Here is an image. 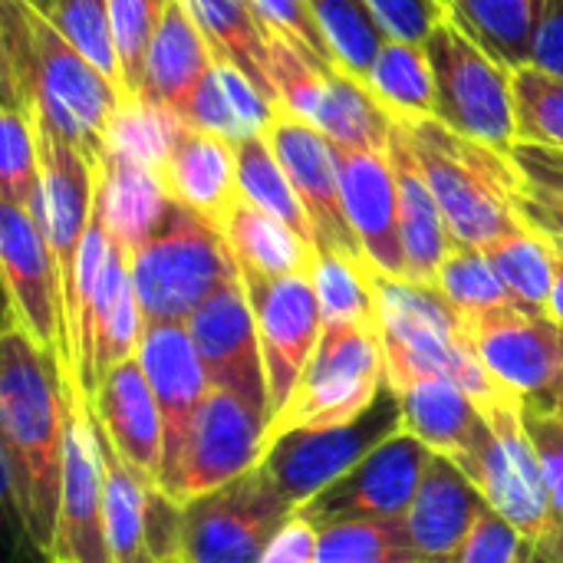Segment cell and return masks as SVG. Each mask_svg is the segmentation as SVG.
Listing matches in <instances>:
<instances>
[{
	"mask_svg": "<svg viewBox=\"0 0 563 563\" xmlns=\"http://www.w3.org/2000/svg\"><path fill=\"white\" fill-rule=\"evenodd\" d=\"M92 419L102 435L112 442L119 459L148 485L162 488V452L165 429L162 412L152 396V386L139 366V360L115 363L96 386Z\"/></svg>",
	"mask_w": 563,
	"mask_h": 563,
	"instance_id": "obj_22",
	"label": "cell"
},
{
	"mask_svg": "<svg viewBox=\"0 0 563 563\" xmlns=\"http://www.w3.org/2000/svg\"><path fill=\"white\" fill-rule=\"evenodd\" d=\"M238 188H241L244 201H251L254 208L274 214L287 228H294L300 238L317 244L313 221H310L294 181L287 178L284 165L277 162V155H274V148L267 145L264 135H254V139L238 145Z\"/></svg>",
	"mask_w": 563,
	"mask_h": 563,
	"instance_id": "obj_36",
	"label": "cell"
},
{
	"mask_svg": "<svg viewBox=\"0 0 563 563\" xmlns=\"http://www.w3.org/2000/svg\"><path fill=\"white\" fill-rule=\"evenodd\" d=\"M548 412H561V416H563V402H561V406H554V409H548Z\"/></svg>",
	"mask_w": 563,
	"mask_h": 563,
	"instance_id": "obj_55",
	"label": "cell"
},
{
	"mask_svg": "<svg viewBox=\"0 0 563 563\" xmlns=\"http://www.w3.org/2000/svg\"><path fill=\"white\" fill-rule=\"evenodd\" d=\"M267 49L280 106L320 129L336 148H389L393 115L363 79L346 69L317 66L277 36H267Z\"/></svg>",
	"mask_w": 563,
	"mask_h": 563,
	"instance_id": "obj_9",
	"label": "cell"
},
{
	"mask_svg": "<svg viewBox=\"0 0 563 563\" xmlns=\"http://www.w3.org/2000/svg\"><path fill=\"white\" fill-rule=\"evenodd\" d=\"M96 69H102L122 92V66L112 33L109 0H43L36 7ZM125 99V96H122Z\"/></svg>",
	"mask_w": 563,
	"mask_h": 563,
	"instance_id": "obj_43",
	"label": "cell"
},
{
	"mask_svg": "<svg viewBox=\"0 0 563 563\" xmlns=\"http://www.w3.org/2000/svg\"><path fill=\"white\" fill-rule=\"evenodd\" d=\"M396 396L402 406V432L459 465L475 452L488 429L478 399L445 376H422L396 389Z\"/></svg>",
	"mask_w": 563,
	"mask_h": 563,
	"instance_id": "obj_25",
	"label": "cell"
},
{
	"mask_svg": "<svg viewBox=\"0 0 563 563\" xmlns=\"http://www.w3.org/2000/svg\"><path fill=\"white\" fill-rule=\"evenodd\" d=\"M162 178L168 185L172 201L191 208L195 214L221 228V221L241 198L238 145L214 132L185 125L162 165Z\"/></svg>",
	"mask_w": 563,
	"mask_h": 563,
	"instance_id": "obj_24",
	"label": "cell"
},
{
	"mask_svg": "<svg viewBox=\"0 0 563 563\" xmlns=\"http://www.w3.org/2000/svg\"><path fill=\"white\" fill-rule=\"evenodd\" d=\"M267 426L271 422L244 399L224 389H208L165 492L175 501L188 505L241 478L244 472L261 465Z\"/></svg>",
	"mask_w": 563,
	"mask_h": 563,
	"instance_id": "obj_14",
	"label": "cell"
},
{
	"mask_svg": "<svg viewBox=\"0 0 563 563\" xmlns=\"http://www.w3.org/2000/svg\"><path fill=\"white\" fill-rule=\"evenodd\" d=\"M181 563H185V561H181Z\"/></svg>",
	"mask_w": 563,
	"mask_h": 563,
	"instance_id": "obj_57",
	"label": "cell"
},
{
	"mask_svg": "<svg viewBox=\"0 0 563 563\" xmlns=\"http://www.w3.org/2000/svg\"><path fill=\"white\" fill-rule=\"evenodd\" d=\"M294 505L264 465L185 505V563H257Z\"/></svg>",
	"mask_w": 563,
	"mask_h": 563,
	"instance_id": "obj_12",
	"label": "cell"
},
{
	"mask_svg": "<svg viewBox=\"0 0 563 563\" xmlns=\"http://www.w3.org/2000/svg\"><path fill=\"white\" fill-rule=\"evenodd\" d=\"M426 53L435 73V119L508 155L518 142L511 69L485 53L452 16L426 40Z\"/></svg>",
	"mask_w": 563,
	"mask_h": 563,
	"instance_id": "obj_7",
	"label": "cell"
},
{
	"mask_svg": "<svg viewBox=\"0 0 563 563\" xmlns=\"http://www.w3.org/2000/svg\"><path fill=\"white\" fill-rule=\"evenodd\" d=\"M511 79H515L518 139L563 148V79L531 63L511 69Z\"/></svg>",
	"mask_w": 563,
	"mask_h": 563,
	"instance_id": "obj_44",
	"label": "cell"
},
{
	"mask_svg": "<svg viewBox=\"0 0 563 563\" xmlns=\"http://www.w3.org/2000/svg\"><path fill=\"white\" fill-rule=\"evenodd\" d=\"M340 195L363 257L393 277H406L399 238V185L389 148H336Z\"/></svg>",
	"mask_w": 563,
	"mask_h": 563,
	"instance_id": "obj_21",
	"label": "cell"
},
{
	"mask_svg": "<svg viewBox=\"0 0 563 563\" xmlns=\"http://www.w3.org/2000/svg\"><path fill=\"white\" fill-rule=\"evenodd\" d=\"M379 30L393 40L426 43L439 23L449 20L445 0H366Z\"/></svg>",
	"mask_w": 563,
	"mask_h": 563,
	"instance_id": "obj_49",
	"label": "cell"
},
{
	"mask_svg": "<svg viewBox=\"0 0 563 563\" xmlns=\"http://www.w3.org/2000/svg\"><path fill=\"white\" fill-rule=\"evenodd\" d=\"M518 181L528 195L544 198L551 205L563 208V148L554 145H538V142H525L518 139L508 152Z\"/></svg>",
	"mask_w": 563,
	"mask_h": 563,
	"instance_id": "obj_50",
	"label": "cell"
},
{
	"mask_svg": "<svg viewBox=\"0 0 563 563\" xmlns=\"http://www.w3.org/2000/svg\"><path fill=\"white\" fill-rule=\"evenodd\" d=\"M66 389L59 363L7 313L0 333V472L23 541L49 558L66 468Z\"/></svg>",
	"mask_w": 563,
	"mask_h": 563,
	"instance_id": "obj_1",
	"label": "cell"
},
{
	"mask_svg": "<svg viewBox=\"0 0 563 563\" xmlns=\"http://www.w3.org/2000/svg\"><path fill=\"white\" fill-rule=\"evenodd\" d=\"M254 310L267 389L274 416L284 409L290 393L297 389L317 343L323 333V310L317 290L307 274L294 277H264L251 271H238Z\"/></svg>",
	"mask_w": 563,
	"mask_h": 563,
	"instance_id": "obj_15",
	"label": "cell"
},
{
	"mask_svg": "<svg viewBox=\"0 0 563 563\" xmlns=\"http://www.w3.org/2000/svg\"><path fill=\"white\" fill-rule=\"evenodd\" d=\"M320 563H422L406 518H350L320 528Z\"/></svg>",
	"mask_w": 563,
	"mask_h": 563,
	"instance_id": "obj_37",
	"label": "cell"
},
{
	"mask_svg": "<svg viewBox=\"0 0 563 563\" xmlns=\"http://www.w3.org/2000/svg\"><path fill=\"white\" fill-rule=\"evenodd\" d=\"M396 129L429 178L455 244L488 251L528 228L518 211L521 181L505 152L449 129L435 115L396 119Z\"/></svg>",
	"mask_w": 563,
	"mask_h": 563,
	"instance_id": "obj_3",
	"label": "cell"
},
{
	"mask_svg": "<svg viewBox=\"0 0 563 563\" xmlns=\"http://www.w3.org/2000/svg\"><path fill=\"white\" fill-rule=\"evenodd\" d=\"M525 422H528V432L541 452L548 501H551L548 534L541 538L538 548L554 563H563V416L525 406Z\"/></svg>",
	"mask_w": 563,
	"mask_h": 563,
	"instance_id": "obj_46",
	"label": "cell"
},
{
	"mask_svg": "<svg viewBox=\"0 0 563 563\" xmlns=\"http://www.w3.org/2000/svg\"><path fill=\"white\" fill-rule=\"evenodd\" d=\"M429 459L416 435L396 432L297 511L317 528L350 518H406Z\"/></svg>",
	"mask_w": 563,
	"mask_h": 563,
	"instance_id": "obj_17",
	"label": "cell"
},
{
	"mask_svg": "<svg viewBox=\"0 0 563 563\" xmlns=\"http://www.w3.org/2000/svg\"><path fill=\"white\" fill-rule=\"evenodd\" d=\"M525 563H554V561H551V558H548V554H544V551H541V548L534 544V551L528 554V561H525Z\"/></svg>",
	"mask_w": 563,
	"mask_h": 563,
	"instance_id": "obj_54",
	"label": "cell"
},
{
	"mask_svg": "<svg viewBox=\"0 0 563 563\" xmlns=\"http://www.w3.org/2000/svg\"><path fill=\"white\" fill-rule=\"evenodd\" d=\"M488 257H492L501 284L508 287L511 300L521 310L551 317V294H554V280H558L561 251L541 231H534L528 224L525 231L492 244Z\"/></svg>",
	"mask_w": 563,
	"mask_h": 563,
	"instance_id": "obj_35",
	"label": "cell"
},
{
	"mask_svg": "<svg viewBox=\"0 0 563 563\" xmlns=\"http://www.w3.org/2000/svg\"><path fill=\"white\" fill-rule=\"evenodd\" d=\"M69 402V399H66ZM46 563H115L106 508H102V465L92 409L69 402L66 416V468L63 501Z\"/></svg>",
	"mask_w": 563,
	"mask_h": 563,
	"instance_id": "obj_19",
	"label": "cell"
},
{
	"mask_svg": "<svg viewBox=\"0 0 563 563\" xmlns=\"http://www.w3.org/2000/svg\"><path fill=\"white\" fill-rule=\"evenodd\" d=\"M369 280L386 356V383L393 389H402L422 376H445L468 389L478 406L508 393L485 369L468 340L465 320L435 287L383 274L373 264Z\"/></svg>",
	"mask_w": 563,
	"mask_h": 563,
	"instance_id": "obj_4",
	"label": "cell"
},
{
	"mask_svg": "<svg viewBox=\"0 0 563 563\" xmlns=\"http://www.w3.org/2000/svg\"><path fill=\"white\" fill-rule=\"evenodd\" d=\"M435 290L459 310L462 320H475V317H485L492 310L518 307L511 300L508 287L501 284L488 251L455 244V241H452V247L439 267Z\"/></svg>",
	"mask_w": 563,
	"mask_h": 563,
	"instance_id": "obj_40",
	"label": "cell"
},
{
	"mask_svg": "<svg viewBox=\"0 0 563 563\" xmlns=\"http://www.w3.org/2000/svg\"><path fill=\"white\" fill-rule=\"evenodd\" d=\"M129 274L148 323H188L238 264L221 228L175 201L162 228L129 254Z\"/></svg>",
	"mask_w": 563,
	"mask_h": 563,
	"instance_id": "obj_5",
	"label": "cell"
},
{
	"mask_svg": "<svg viewBox=\"0 0 563 563\" xmlns=\"http://www.w3.org/2000/svg\"><path fill=\"white\" fill-rule=\"evenodd\" d=\"M389 158H393L396 185H399V238H402V254H406V280L435 287L439 267L452 247V234L435 201V191L429 178L422 175L396 122H393V139H389Z\"/></svg>",
	"mask_w": 563,
	"mask_h": 563,
	"instance_id": "obj_27",
	"label": "cell"
},
{
	"mask_svg": "<svg viewBox=\"0 0 563 563\" xmlns=\"http://www.w3.org/2000/svg\"><path fill=\"white\" fill-rule=\"evenodd\" d=\"M172 195L158 168L102 152L96 175V208L119 247L129 254L145 244L172 211Z\"/></svg>",
	"mask_w": 563,
	"mask_h": 563,
	"instance_id": "obj_26",
	"label": "cell"
},
{
	"mask_svg": "<svg viewBox=\"0 0 563 563\" xmlns=\"http://www.w3.org/2000/svg\"><path fill=\"white\" fill-rule=\"evenodd\" d=\"M26 3H30V7H40V3H43V0H26Z\"/></svg>",
	"mask_w": 563,
	"mask_h": 563,
	"instance_id": "obj_56",
	"label": "cell"
},
{
	"mask_svg": "<svg viewBox=\"0 0 563 563\" xmlns=\"http://www.w3.org/2000/svg\"><path fill=\"white\" fill-rule=\"evenodd\" d=\"M135 360H139V366L152 386V396L158 402V412H162V429H165L162 492H165L178 468V459L188 442L198 406L211 386H208L201 356H198L195 340L185 323H148Z\"/></svg>",
	"mask_w": 563,
	"mask_h": 563,
	"instance_id": "obj_20",
	"label": "cell"
},
{
	"mask_svg": "<svg viewBox=\"0 0 563 563\" xmlns=\"http://www.w3.org/2000/svg\"><path fill=\"white\" fill-rule=\"evenodd\" d=\"M551 317L563 327V251L561 257H558V280H554V294H551Z\"/></svg>",
	"mask_w": 563,
	"mask_h": 563,
	"instance_id": "obj_53",
	"label": "cell"
},
{
	"mask_svg": "<svg viewBox=\"0 0 563 563\" xmlns=\"http://www.w3.org/2000/svg\"><path fill=\"white\" fill-rule=\"evenodd\" d=\"M386 389V356L379 327L369 323H330L320 343L284 402L267 426V442L297 429H330L360 419Z\"/></svg>",
	"mask_w": 563,
	"mask_h": 563,
	"instance_id": "obj_6",
	"label": "cell"
},
{
	"mask_svg": "<svg viewBox=\"0 0 563 563\" xmlns=\"http://www.w3.org/2000/svg\"><path fill=\"white\" fill-rule=\"evenodd\" d=\"M257 563H320V528L300 511L274 534Z\"/></svg>",
	"mask_w": 563,
	"mask_h": 563,
	"instance_id": "obj_51",
	"label": "cell"
},
{
	"mask_svg": "<svg viewBox=\"0 0 563 563\" xmlns=\"http://www.w3.org/2000/svg\"><path fill=\"white\" fill-rule=\"evenodd\" d=\"M0 267L7 284V313L33 336L43 353L59 363L66 399L79 406L56 257L36 218L7 201H0Z\"/></svg>",
	"mask_w": 563,
	"mask_h": 563,
	"instance_id": "obj_10",
	"label": "cell"
},
{
	"mask_svg": "<svg viewBox=\"0 0 563 563\" xmlns=\"http://www.w3.org/2000/svg\"><path fill=\"white\" fill-rule=\"evenodd\" d=\"M43 191V168H40V135L36 119L3 102L0 112V198L7 205H16L30 214L40 208Z\"/></svg>",
	"mask_w": 563,
	"mask_h": 563,
	"instance_id": "obj_41",
	"label": "cell"
},
{
	"mask_svg": "<svg viewBox=\"0 0 563 563\" xmlns=\"http://www.w3.org/2000/svg\"><path fill=\"white\" fill-rule=\"evenodd\" d=\"M468 340L498 386L515 393L531 409L563 402V327L554 317L521 307L492 310L465 320Z\"/></svg>",
	"mask_w": 563,
	"mask_h": 563,
	"instance_id": "obj_13",
	"label": "cell"
},
{
	"mask_svg": "<svg viewBox=\"0 0 563 563\" xmlns=\"http://www.w3.org/2000/svg\"><path fill=\"white\" fill-rule=\"evenodd\" d=\"M0 66L3 102L26 109L40 135L99 168L106 129L125 102L119 86L26 0H0Z\"/></svg>",
	"mask_w": 563,
	"mask_h": 563,
	"instance_id": "obj_2",
	"label": "cell"
},
{
	"mask_svg": "<svg viewBox=\"0 0 563 563\" xmlns=\"http://www.w3.org/2000/svg\"><path fill=\"white\" fill-rule=\"evenodd\" d=\"M277 109L280 102L267 96L247 73L224 59H214L188 106L185 122L214 132L231 145H241L254 135H264Z\"/></svg>",
	"mask_w": 563,
	"mask_h": 563,
	"instance_id": "obj_29",
	"label": "cell"
},
{
	"mask_svg": "<svg viewBox=\"0 0 563 563\" xmlns=\"http://www.w3.org/2000/svg\"><path fill=\"white\" fill-rule=\"evenodd\" d=\"M175 0H109L112 10V33L122 66V96L132 99L142 92V69L148 43Z\"/></svg>",
	"mask_w": 563,
	"mask_h": 563,
	"instance_id": "obj_45",
	"label": "cell"
},
{
	"mask_svg": "<svg viewBox=\"0 0 563 563\" xmlns=\"http://www.w3.org/2000/svg\"><path fill=\"white\" fill-rule=\"evenodd\" d=\"M363 82L379 99V106L393 115V122L435 115V73L426 43H406L386 36Z\"/></svg>",
	"mask_w": 563,
	"mask_h": 563,
	"instance_id": "obj_33",
	"label": "cell"
},
{
	"mask_svg": "<svg viewBox=\"0 0 563 563\" xmlns=\"http://www.w3.org/2000/svg\"><path fill=\"white\" fill-rule=\"evenodd\" d=\"M247 3L267 36H277V40L297 46L317 66L340 69L307 0H247Z\"/></svg>",
	"mask_w": 563,
	"mask_h": 563,
	"instance_id": "obj_47",
	"label": "cell"
},
{
	"mask_svg": "<svg viewBox=\"0 0 563 563\" xmlns=\"http://www.w3.org/2000/svg\"><path fill=\"white\" fill-rule=\"evenodd\" d=\"M482 412L488 429L462 468L478 485L492 511L511 521L531 544H541L551 521V501L541 452L525 422V402L515 393H505L482 402Z\"/></svg>",
	"mask_w": 563,
	"mask_h": 563,
	"instance_id": "obj_8",
	"label": "cell"
},
{
	"mask_svg": "<svg viewBox=\"0 0 563 563\" xmlns=\"http://www.w3.org/2000/svg\"><path fill=\"white\" fill-rule=\"evenodd\" d=\"M310 284L317 290L323 327L330 323H369L376 327V297L369 280V261L343 251H317Z\"/></svg>",
	"mask_w": 563,
	"mask_h": 563,
	"instance_id": "obj_39",
	"label": "cell"
},
{
	"mask_svg": "<svg viewBox=\"0 0 563 563\" xmlns=\"http://www.w3.org/2000/svg\"><path fill=\"white\" fill-rule=\"evenodd\" d=\"M221 234L238 271H251L264 277H294V274L310 277L313 271L317 244H310L294 228L254 208L244 198H238L228 218L221 221Z\"/></svg>",
	"mask_w": 563,
	"mask_h": 563,
	"instance_id": "obj_30",
	"label": "cell"
},
{
	"mask_svg": "<svg viewBox=\"0 0 563 563\" xmlns=\"http://www.w3.org/2000/svg\"><path fill=\"white\" fill-rule=\"evenodd\" d=\"M211 63L214 56L208 40L201 36L181 0H175L148 43L139 96H148L185 119Z\"/></svg>",
	"mask_w": 563,
	"mask_h": 563,
	"instance_id": "obj_28",
	"label": "cell"
},
{
	"mask_svg": "<svg viewBox=\"0 0 563 563\" xmlns=\"http://www.w3.org/2000/svg\"><path fill=\"white\" fill-rule=\"evenodd\" d=\"M488 508L492 505L468 478V472L459 462L432 452L419 492L406 511V528L422 563L455 561Z\"/></svg>",
	"mask_w": 563,
	"mask_h": 563,
	"instance_id": "obj_23",
	"label": "cell"
},
{
	"mask_svg": "<svg viewBox=\"0 0 563 563\" xmlns=\"http://www.w3.org/2000/svg\"><path fill=\"white\" fill-rule=\"evenodd\" d=\"M396 432H402V406L396 389L386 383L379 399L360 419L330 429L284 432L267 442L261 465L280 495L294 508H303Z\"/></svg>",
	"mask_w": 563,
	"mask_h": 563,
	"instance_id": "obj_11",
	"label": "cell"
},
{
	"mask_svg": "<svg viewBox=\"0 0 563 563\" xmlns=\"http://www.w3.org/2000/svg\"><path fill=\"white\" fill-rule=\"evenodd\" d=\"M534 544L498 511H485L452 563H525Z\"/></svg>",
	"mask_w": 563,
	"mask_h": 563,
	"instance_id": "obj_48",
	"label": "cell"
},
{
	"mask_svg": "<svg viewBox=\"0 0 563 563\" xmlns=\"http://www.w3.org/2000/svg\"><path fill=\"white\" fill-rule=\"evenodd\" d=\"M264 139L274 148L277 162L284 165L287 178L294 181V188L313 221L317 251H343V254L363 257L360 241L343 211L336 145L320 129H313L307 119L294 115L287 106L277 109Z\"/></svg>",
	"mask_w": 563,
	"mask_h": 563,
	"instance_id": "obj_18",
	"label": "cell"
},
{
	"mask_svg": "<svg viewBox=\"0 0 563 563\" xmlns=\"http://www.w3.org/2000/svg\"><path fill=\"white\" fill-rule=\"evenodd\" d=\"M340 69L363 79L386 40L366 0H307Z\"/></svg>",
	"mask_w": 563,
	"mask_h": 563,
	"instance_id": "obj_42",
	"label": "cell"
},
{
	"mask_svg": "<svg viewBox=\"0 0 563 563\" xmlns=\"http://www.w3.org/2000/svg\"><path fill=\"white\" fill-rule=\"evenodd\" d=\"M185 327L201 356L208 386L244 399L254 412H261L271 422L274 406H271L257 323H254V310H251L241 274H234L228 284H221L188 317Z\"/></svg>",
	"mask_w": 563,
	"mask_h": 563,
	"instance_id": "obj_16",
	"label": "cell"
},
{
	"mask_svg": "<svg viewBox=\"0 0 563 563\" xmlns=\"http://www.w3.org/2000/svg\"><path fill=\"white\" fill-rule=\"evenodd\" d=\"M195 26L211 46L214 59H224L247 73L267 96L277 99L274 76H271V49L267 33L257 23L247 0H181ZM280 102V99H277Z\"/></svg>",
	"mask_w": 563,
	"mask_h": 563,
	"instance_id": "obj_31",
	"label": "cell"
},
{
	"mask_svg": "<svg viewBox=\"0 0 563 563\" xmlns=\"http://www.w3.org/2000/svg\"><path fill=\"white\" fill-rule=\"evenodd\" d=\"M96 422V419H92ZM99 439V465H102V508H106V531L115 563H148L145 551V505H148V485L139 478L112 449V442L96 426Z\"/></svg>",
	"mask_w": 563,
	"mask_h": 563,
	"instance_id": "obj_34",
	"label": "cell"
},
{
	"mask_svg": "<svg viewBox=\"0 0 563 563\" xmlns=\"http://www.w3.org/2000/svg\"><path fill=\"white\" fill-rule=\"evenodd\" d=\"M449 16L508 69L528 66L544 0H445Z\"/></svg>",
	"mask_w": 563,
	"mask_h": 563,
	"instance_id": "obj_32",
	"label": "cell"
},
{
	"mask_svg": "<svg viewBox=\"0 0 563 563\" xmlns=\"http://www.w3.org/2000/svg\"><path fill=\"white\" fill-rule=\"evenodd\" d=\"M188 122L172 112L168 106L148 99V96H132L119 106L106 129V152L125 155L132 162L152 165L162 172L175 139L181 135Z\"/></svg>",
	"mask_w": 563,
	"mask_h": 563,
	"instance_id": "obj_38",
	"label": "cell"
},
{
	"mask_svg": "<svg viewBox=\"0 0 563 563\" xmlns=\"http://www.w3.org/2000/svg\"><path fill=\"white\" fill-rule=\"evenodd\" d=\"M531 66L563 79V0H544V13L534 33Z\"/></svg>",
	"mask_w": 563,
	"mask_h": 563,
	"instance_id": "obj_52",
	"label": "cell"
}]
</instances>
